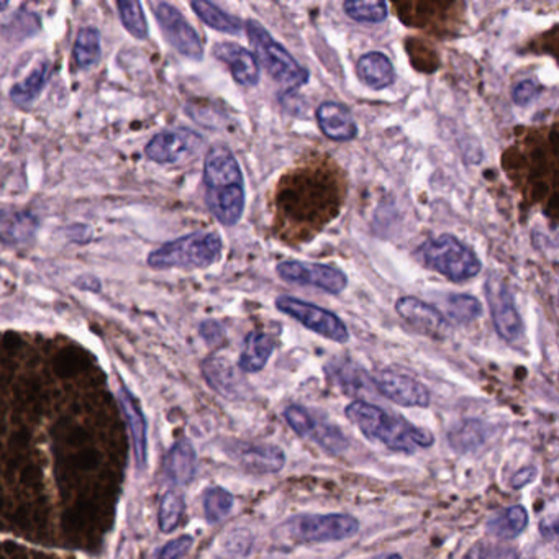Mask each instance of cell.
I'll list each match as a JSON object with an SVG mask.
<instances>
[{"label":"cell","instance_id":"obj_1","mask_svg":"<svg viewBox=\"0 0 559 559\" xmlns=\"http://www.w3.org/2000/svg\"><path fill=\"white\" fill-rule=\"evenodd\" d=\"M96 358L60 335L0 332V525L51 522L122 478V422Z\"/></svg>","mask_w":559,"mask_h":559},{"label":"cell","instance_id":"obj_2","mask_svg":"<svg viewBox=\"0 0 559 559\" xmlns=\"http://www.w3.org/2000/svg\"><path fill=\"white\" fill-rule=\"evenodd\" d=\"M205 204L225 227L240 222L245 210V181L232 150L214 145L204 163Z\"/></svg>","mask_w":559,"mask_h":559},{"label":"cell","instance_id":"obj_3","mask_svg":"<svg viewBox=\"0 0 559 559\" xmlns=\"http://www.w3.org/2000/svg\"><path fill=\"white\" fill-rule=\"evenodd\" d=\"M346 417L360 428L364 437L371 441H379L389 450L405 455H412L419 448H428L435 441L432 432L415 427L402 417L387 414L381 407L363 400H356L348 405Z\"/></svg>","mask_w":559,"mask_h":559},{"label":"cell","instance_id":"obj_4","mask_svg":"<svg viewBox=\"0 0 559 559\" xmlns=\"http://www.w3.org/2000/svg\"><path fill=\"white\" fill-rule=\"evenodd\" d=\"M222 255V240L217 233L196 232L169 241L148 256V264L155 269L207 268Z\"/></svg>","mask_w":559,"mask_h":559},{"label":"cell","instance_id":"obj_5","mask_svg":"<svg viewBox=\"0 0 559 559\" xmlns=\"http://www.w3.org/2000/svg\"><path fill=\"white\" fill-rule=\"evenodd\" d=\"M423 266L453 282H464L481 273L482 263L471 248L453 235L427 240L417 250Z\"/></svg>","mask_w":559,"mask_h":559},{"label":"cell","instance_id":"obj_6","mask_svg":"<svg viewBox=\"0 0 559 559\" xmlns=\"http://www.w3.org/2000/svg\"><path fill=\"white\" fill-rule=\"evenodd\" d=\"M246 33L255 50V58L274 81L287 89H297L309 81V71L297 63L289 51L269 35L268 30L256 20L246 22Z\"/></svg>","mask_w":559,"mask_h":559},{"label":"cell","instance_id":"obj_7","mask_svg":"<svg viewBox=\"0 0 559 559\" xmlns=\"http://www.w3.org/2000/svg\"><path fill=\"white\" fill-rule=\"evenodd\" d=\"M360 530V522L345 514L299 515L279 527L282 540L297 545L330 543L353 537Z\"/></svg>","mask_w":559,"mask_h":559},{"label":"cell","instance_id":"obj_8","mask_svg":"<svg viewBox=\"0 0 559 559\" xmlns=\"http://www.w3.org/2000/svg\"><path fill=\"white\" fill-rule=\"evenodd\" d=\"M486 299L497 335L510 345H520L525 338L522 319L515 307L512 289L499 274L491 273L487 276Z\"/></svg>","mask_w":559,"mask_h":559},{"label":"cell","instance_id":"obj_9","mask_svg":"<svg viewBox=\"0 0 559 559\" xmlns=\"http://www.w3.org/2000/svg\"><path fill=\"white\" fill-rule=\"evenodd\" d=\"M276 307L281 310L282 314L289 315L320 337L335 341V343H346L350 340V333L346 330V325L341 322L340 317L330 310L322 309L319 305L309 304L297 297L279 296L276 299Z\"/></svg>","mask_w":559,"mask_h":559},{"label":"cell","instance_id":"obj_10","mask_svg":"<svg viewBox=\"0 0 559 559\" xmlns=\"http://www.w3.org/2000/svg\"><path fill=\"white\" fill-rule=\"evenodd\" d=\"M151 9L155 12L164 37L174 50H178L189 60L200 61L204 58V45L200 41L199 33L174 5L166 2H151Z\"/></svg>","mask_w":559,"mask_h":559},{"label":"cell","instance_id":"obj_11","mask_svg":"<svg viewBox=\"0 0 559 559\" xmlns=\"http://www.w3.org/2000/svg\"><path fill=\"white\" fill-rule=\"evenodd\" d=\"M279 276L284 281L299 284V286H312L328 294H341L348 286V279L340 269L327 266V264L305 263V261H282L278 264Z\"/></svg>","mask_w":559,"mask_h":559},{"label":"cell","instance_id":"obj_12","mask_svg":"<svg viewBox=\"0 0 559 559\" xmlns=\"http://www.w3.org/2000/svg\"><path fill=\"white\" fill-rule=\"evenodd\" d=\"M204 140L191 130H168L158 133L146 145L145 153L151 161L160 164L178 163L187 156L196 155Z\"/></svg>","mask_w":559,"mask_h":559},{"label":"cell","instance_id":"obj_13","mask_svg":"<svg viewBox=\"0 0 559 559\" xmlns=\"http://www.w3.org/2000/svg\"><path fill=\"white\" fill-rule=\"evenodd\" d=\"M373 382L382 396L402 407L425 409L430 405V392L427 387L407 374L381 371V373L374 374Z\"/></svg>","mask_w":559,"mask_h":559},{"label":"cell","instance_id":"obj_14","mask_svg":"<svg viewBox=\"0 0 559 559\" xmlns=\"http://www.w3.org/2000/svg\"><path fill=\"white\" fill-rule=\"evenodd\" d=\"M397 314L415 332L432 338H443L450 332V323L432 305L415 297H400L396 304Z\"/></svg>","mask_w":559,"mask_h":559},{"label":"cell","instance_id":"obj_15","mask_svg":"<svg viewBox=\"0 0 559 559\" xmlns=\"http://www.w3.org/2000/svg\"><path fill=\"white\" fill-rule=\"evenodd\" d=\"M233 456L241 468L253 474L279 473L286 464V455L279 446L266 443H235Z\"/></svg>","mask_w":559,"mask_h":559},{"label":"cell","instance_id":"obj_16","mask_svg":"<svg viewBox=\"0 0 559 559\" xmlns=\"http://www.w3.org/2000/svg\"><path fill=\"white\" fill-rule=\"evenodd\" d=\"M214 56L227 64L233 79L243 87L260 84V64L251 51L235 43H219L214 46Z\"/></svg>","mask_w":559,"mask_h":559},{"label":"cell","instance_id":"obj_17","mask_svg":"<svg viewBox=\"0 0 559 559\" xmlns=\"http://www.w3.org/2000/svg\"><path fill=\"white\" fill-rule=\"evenodd\" d=\"M38 220L27 210H0V241L10 248H25L35 240Z\"/></svg>","mask_w":559,"mask_h":559},{"label":"cell","instance_id":"obj_18","mask_svg":"<svg viewBox=\"0 0 559 559\" xmlns=\"http://www.w3.org/2000/svg\"><path fill=\"white\" fill-rule=\"evenodd\" d=\"M317 122L325 137L333 141H351L358 135L350 110L338 102H323L317 109Z\"/></svg>","mask_w":559,"mask_h":559},{"label":"cell","instance_id":"obj_19","mask_svg":"<svg viewBox=\"0 0 559 559\" xmlns=\"http://www.w3.org/2000/svg\"><path fill=\"white\" fill-rule=\"evenodd\" d=\"M197 456L191 441L181 440L171 448L166 461L164 473L176 486H186L196 476Z\"/></svg>","mask_w":559,"mask_h":559},{"label":"cell","instance_id":"obj_20","mask_svg":"<svg viewBox=\"0 0 559 559\" xmlns=\"http://www.w3.org/2000/svg\"><path fill=\"white\" fill-rule=\"evenodd\" d=\"M356 71H358L361 81L373 91L387 89L394 84V79H396V71H394L391 60L381 51H371V53L361 56Z\"/></svg>","mask_w":559,"mask_h":559},{"label":"cell","instance_id":"obj_21","mask_svg":"<svg viewBox=\"0 0 559 559\" xmlns=\"http://www.w3.org/2000/svg\"><path fill=\"white\" fill-rule=\"evenodd\" d=\"M276 341L271 335L264 332H251L245 338V346L241 351L240 366L243 373H258L268 364L269 358L273 355Z\"/></svg>","mask_w":559,"mask_h":559},{"label":"cell","instance_id":"obj_22","mask_svg":"<svg viewBox=\"0 0 559 559\" xmlns=\"http://www.w3.org/2000/svg\"><path fill=\"white\" fill-rule=\"evenodd\" d=\"M204 376L214 391L227 399L240 396V382L227 360L210 358L204 363Z\"/></svg>","mask_w":559,"mask_h":559},{"label":"cell","instance_id":"obj_23","mask_svg":"<svg viewBox=\"0 0 559 559\" xmlns=\"http://www.w3.org/2000/svg\"><path fill=\"white\" fill-rule=\"evenodd\" d=\"M527 525V509L523 505H512L509 509L494 515L487 523V530L500 540H514L522 535Z\"/></svg>","mask_w":559,"mask_h":559},{"label":"cell","instance_id":"obj_24","mask_svg":"<svg viewBox=\"0 0 559 559\" xmlns=\"http://www.w3.org/2000/svg\"><path fill=\"white\" fill-rule=\"evenodd\" d=\"M120 405H122L125 417H127L128 427L132 430L133 446H135V456L137 463L143 466L146 461V427L145 419L138 407L137 400L133 399L132 394L122 387L120 389Z\"/></svg>","mask_w":559,"mask_h":559},{"label":"cell","instance_id":"obj_25","mask_svg":"<svg viewBox=\"0 0 559 559\" xmlns=\"http://www.w3.org/2000/svg\"><path fill=\"white\" fill-rule=\"evenodd\" d=\"M191 7L196 12L205 25L214 28L217 32L227 33V35H238L243 30V23L238 17L227 14L225 10L207 0H194Z\"/></svg>","mask_w":559,"mask_h":559},{"label":"cell","instance_id":"obj_26","mask_svg":"<svg viewBox=\"0 0 559 559\" xmlns=\"http://www.w3.org/2000/svg\"><path fill=\"white\" fill-rule=\"evenodd\" d=\"M489 438V428L479 420H466L456 425L448 435L453 450L460 453H471L481 448Z\"/></svg>","mask_w":559,"mask_h":559},{"label":"cell","instance_id":"obj_27","mask_svg":"<svg viewBox=\"0 0 559 559\" xmlns=\"http://www.w3.org/2000/svg\"><path fill=\"white\" fill-rule=\"evenodd\" d=\"M48 78H50V64H40L37 69H33L32 73L28 74L25 81L12 87L10 99L14 100L17 105L32 104L45 89Z\"/></svg>","mask_w":559,"mask_h":559},{"label":"cell","instance_id":"obj_28","mask_svg":"<svg viewBox=\"0 0 559 559\" xmlns=\"http://www.w3.org/2000/svg\"><path fill=\"white\" fill-rule=\"evenodd\" d=\"M100 33L96 28H82L74 43V63L81 69L91 68L100 60Z\"/></svg>","mask_w":559,"mask_h":559},{"label":"cell","instance_id":"obj_29","mask_svg":"<svg viewBox=\"0 0 559 559\" xmlns=\"http://www.w3.org/2000/svg\"><path fill=\"white\" fill-rule=\"evenodd\" d=\"M343 9L350 19L361 23H381L389 15L387 4L382 0H348Z\"/></svg>","mask_w":559,"mask_h":559},{"label":"cell","instance_id":"obj_30","mask_svg":"<svg viewBox=\"0 0 559 559\" xmlns=\"http://www.w3.org/2000/svg\"><path fill=\"white\" fill-rule=\"evenodd\" d=\"M307 438L322 446L323 450L330 451L332 455H340L348 448V440L341 433L340 428L330 425V423L319 422V420H314V425L310 428Z\"/></svg>","mask_w":559,"mask_h":559},{"label":"cell","instance_id":"obj_31","mask_svg":"<svg viewBox=\"0 0 559 559\" xmlns=\"http://www.w3.org/2000/svg\"><path fill=\"white\" fill-rule=\"evenodd\" d=\"M233 509V496L222 487H212L205 492L204 512L210 523L222 522Z\"/></svg>","mask_w":559,"mask_h":559},{"label":"cell","instance_id":"obj_32","mask_svg":"<svg viewBox=\"0 0 559 559\" xmlns=\"http://www.w3.org/2000/svg\"><path fill=\"white\" fill-rule=\"evenodd\" d=\"M182 515H184V499L181 494L173 491L166 492L161 499L160 514H158L161 532L169 533L176 530L181 523Z\"/></svg>","mask_w":559,"mask_h":559},{"label":"cell","instance_id":"obj_33","mask_svg":"<svg viewBox=\"0 0 559 559\" xmlns=\"http://www.w3.org/2000/svg\"><path fill=\"white\" fill-rule=\"evenodd\" d=\"M120 19L127 28L128 33L138 40L148 37V23H146L143 7L135 0H122L119 2Z\"/></svg>","mask_w":559,"mask_h":559},{"label":"cell","instance_id":"obj_34","mask_svg":"<svg viewBox=\"0 0 559 559\" xmlns=\"http://www.w3.org/2000/svg\"><path fill=\"white\" fill-rule=\"evenodd\" d=\"M448 312L456 322H473L482 314L481 302L468 294H455L448 297Z\"/></svg>","mask_w":559,"mask_h":559},{"label":"cell","instance_id":"obj_35","mask_svg":"<svg viewBox=\"0 0 559 559\" xmlns=\"http://www.w3.org/2000/svg\"><path fill=\"white\" fill-rule=\"evenodd\" d=\"M284 419L291 425L292 430L299 435V437L307 438L310 428L314 425V417L309 414V410H305L300 405H291L284 410Z\"/></svg>","mask_w":559,"mask_h":559},{"label":"cell","instance_id":"obj_36","mask_svg":"<svg viewBox=\"0 0 559 559\" xmlns=\"http://www.w3.org/2000/svg\"><path fill=\"white\" fill-rule=\"evenodd\" d=\"M192 546V538L187 535L169 541L168 545L163 546V550L158 553L155 559H182L189 553Z\"/></svg>","mask_w":559,"mask_h":559},{"label":"cell","instance_id":"obj_37","mask_svg":"<svg viewBox=\"0 0 559 559\" xmlns=\"http://www.w3.org/2000/svg\"><path fill=\"white\" fill-rule=\"evenodd\" d=\"M541 87L537 81L533 79H527V81H522L514 87V92H512V99H514L515 104L525 105L530 104L533 100L537 99L538 94H540Z\"/></svg>","mask_w":559,"mask_h":559},{"label":"cell","instance_id":"obj_38","mask_svg":"<svg viewBox=\"0 0 559 559\" xmlns=\"http://www.w3.org/2000/svg\"><path fill=\"white\" fill-rule=\"evenodd\" d=\"M537 478V468L535 466H527V468L520 469L519 473L515 474L512 481H510V486L514 489H522V487L528 486L530 482L535 481Z\"/></svg>","mask_w":559,"mask_h":559},{"label":"cell","instance_id":"obj_39","mask_svg":"<svg viewBox=\"0 0 559 559\" xmlns=\"http://www.w3.org/2000/svg\"><path fill=\"white\" fill-rule=\"evenodd\" d=\"M487 546L484 543H476V545L469 548L468 553L464 555L463 559H486Z\"/></svg>","mask_w":559,"mask_h":559},{"label":"cell","instance_id":"obj_40","mask_svg":"<svg viewBox=\"0 0 559 559\" xmlns=\"http://www.w3.org/2000/svg\"><path fill=\"white\" fill-rule=\"evenodd\" d=\"M371 559H402V556H400V555H387V556H382V558H371Z\"/></svg>","mask_w":559,"mask_h":559},{"label":"cell","instance_id":"obj_41","mask_svg":"<svg viewBox=\"0 0 559 559\" xmlns=\"http://www.w3.org/2000/svg\"><path fill=\"white\" fill-rule=\"evenodd\" d=\"M7 2H0V12H2V10L7 9Z\"/></svg>","mask_w":559,"mask_h":559},{"label":"cell","instance_id":"obj_42","mask_svg":"<svg viewBox=\"0 0 559 559\" xmlns=\"http://www.w3.org/2000/svg\"><path fill=\"white\" fill-rule=\"evenodd\" d=\"M520 559H532V558H530V556H527V558H520Z\"/></svg>","mask_w":559,"mask_h":559}]
</instances>
